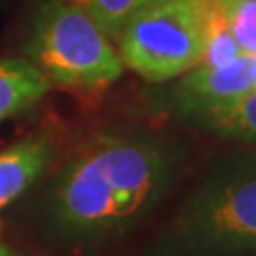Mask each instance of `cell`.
Instances as JSON below:
<instances>
[{
	"instance_id": "6da1fadb",
	"label": "cell",
	"mask_w": 256,
	"mask_h": 256,
	"mask_svg": "<svg viewBox=\"0 0 256 256\" xmlns=\"http://www.w3.org/2000/svg\"><path fill=\"white\" fill-rule=\"evenodd\" d=\"M180 160L175 143L158 132L96 134L52 186L47 222L54 235L77 250L128 237L175 186Z\"/></svg>"
},
{
	"instance_id": "7a4b0ae2",
	"label": "cell",
	"mask_w": 256,
	"mask_h": 256,
	"mask_svg": "<svg viewBox=\"0 0 256 256\" xmlns=\"http://www.w3.org/2000/svg\"><path fill=\"white\" fill-rule=\"evenodd\" d=\"M148 256H256V154L230 156L205 173Z\"/></svg>"
},
{
	"instance_id": "3957f363",
	"label": "cell",
	"mask_w": 256,
	"mask_h": 256,
	"mask_svg": "<svg viewBox=\"0 0 256 256\" xmlns=\"http://www.w3.org/2000/svg\"><path fill=\"white\" fill-rule=\"evenodd\" d=\"M26 52L47 82L68 90L105 88L124 70L114 41L68 0L41 4Z\"/></svg>"
},
{
	"instance_id": "277c9868",
	"label": "cell",
	"mask_w": 256,
	"mask_h": 256,
	"mask_svg": "<svg viewBox=\"0 0 256 256\" xmlns=\"http://www.w3.org/2000/svg\"><path fill=\"white\" fill-rule=\"evenodd\" d=\"M124 66L148 82L182 77L203 60V15L196 0H150L116 38Z\"/></svg>"
},
{
	"instance_id": "5b68a950",
	"label": "cell",
	"mask_w": 256,
	"mask_h": 256,
	"mask_svg": "<svg viewBox=\"0 0 256 256\" xmlns=\"http://www.w3.org/2000/svg\"><path fill=\"white\" fill-rule=\"evenodd\" d=\"M256 88V58L239 56L222 66L198 64L180 77L166 92V105L182 118H194L203 111L226 105Z\"/></svg>"
},
{
	"instance_id": "8992f818",
	"label": "cell",
	"mask_w": 256,
	"mask_h": 256,
	"mask_svg": "<svg viewBox=\"0 0 256 256\" xmlns=\"http://www.w3.org/2000/svg\"><path fill=\"white\" fill-rule=\"evenodd\" d=\"M52 160L50 143L30 137L0 152V210L11 205L43 175Z\"/></svg>"
},
{
	"instance_id": "52a82bcc",
	"label": "cell",
	"mask_w": 256,
	"mask_h": 256,
	"mask_svg": "<svg viewBox=\"0 0 256 256\" xmlns=\"http://www.w3.org/2000/svg\"><path fill=\"white\" fill-rule=\"evenodd\" d=\"M50 82L30 60H0V120L24 114L50 92Z\"/></svg>"
},
{
	"instance_id": "ba28073f",
	"label": "cell",
	"mask_w": 256,
	"mask_h": 256,
	"mask_svg": "<svg viewBox=\"0 0 256 256\" xmlns=\"http://www.w3.org/2000/svg\"><path fill=\"white\" fill-rule=\"evenodd\" d=\"M192 124L205 128L222 139H233L256 146V88L239 98L218 105L190 118Z\"/></svg>"
},
{
	"instance_id": "9c48e42d",
	"label": "cell",
	"mask_w": 256,
	"mask_h": 256,
	"mask_svg": "<svg viewBox=\"0 0 256 256\" xmlns=\"http://www.w3.org/2000/svg\"><path fill=\"white\" fill-rule=\"evenodd\" d=\"M68 2L84 11L111 41H116L124 24L150 0H68Z\"/></svg>"
},
{
	"instance_id": "30bf717a",
	"label": "cell",
	"mask_w": 256,
	"mask_h": 256,
	"mask_svg": "<svg viewBox=\"0 0 256 256\" xmlns=\"http://www.w3.org/2000/svg\"><path fill=\"white\" fill-rule=\"evenodd\" d=\"M228 28L246 56L256 58V0H218Z\"/></svg>"
},
{
	"instance_id": "8fae6325",
	"label": "cell",
	"mask_w": 256,
	"mask_h": 256,
	"mask_svg": "<svg viewBox=\"0 0 256 256\" xmlns=\"http://www.w3.org/2000/svg\"><path fill=\"white\" fill-rule=\"evenodd\" d=\"M6 252H9V248H6V246H2V244H0V256H6Z\"/></svg>"
},
{
	"instance_id": "7c38bea8",
	"label": "cell",
	"mask_w": 256,
	"mask_h": 256,
	"mask_svg": "<svg viewBox=\"0 0 256 256\" xmlns=\"http://www.w3.org/2000/svg\"><path fill=\"white\" fill-rule=\"evenodd\" d=\"M6 256H18V254H13V252L9 250V252H6Z\"/></svg>"
}]
</instances>
